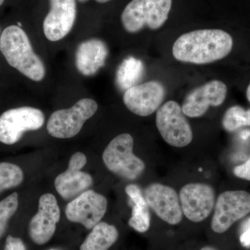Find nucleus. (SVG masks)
<instances>
[{"mask_svg":"<svg viewBox=\"0 0 250 250\" xmlns=\"http://www.w3.org/2000/svg\"><path fill=\"white\" fill-rule=\"evenodd\" d=\"M233 47L232 37L220 29H200L179 36L172 47L181 62L207 64L225 58Z\"/></svg>","mask_w":250,"mask_h":250,"instance_id":"nucleus-1","label":"nucleus"},{"mask_svg":"<svg viewBox=\"0 0 250 250\" xmlns=\"http://www.w3.org/2000/svg\"><path fill=\"white\" fill-rule=\"evenodd\" d=\"M0 50L11 66L24 76L41 82L45 75L41 59L34 52L26 33L17 25L9 26L1 33Z\"/></svg>","mask_w":250,"mask_h":250,"instance_id":"nucleus-2","label":"nucleus"},{"mask_svg":"<svg viewBox=\"0 0 250 250\" xmlns=\"http://www.w3.org/2000/svg\"><path fill=\"white\" fill-rule=\"evenodd\" d=\"M172 0H131L121 16L125 30L136 33L147 27L156 30L165 24Z\"/></svg>","mask_w":250,"mask_h":250,"instance_id":"nucleus-3","label":"nucleus"},{"mask_svg":"<svg viewBox=\"0 0 250 250\" xmlns=\"http://www.w3.org/2000/svg\"><path fill=\"white\" fill-rule=\"evenodd\" d=\"M134 139L129 134H122L112 140L103 152L106 167L118 177L135 180L146 170V164L133 152Z\"/></svg>","mask_w":250,"mask_h":250,"instance_id":"nucleus-4","label":"nucleus"},{"mask_svg":"<svg viewBox=\"0 0 250 250\" xmlns=\"http://www.w3.org/2000/svg\"><path fill=\"white\" fill-rule=\"evenodd\" d=\"M98 108L95 100L84 98L71 108L54 112L47 122V132L57 139L74 137L80 133L85 121L94 116Z\"/></svg>","mask_w":250,"mask_h":250,"instance_id":"nucleus-5","label":"nucleus"},{"mask_svg":"<svg viewBox=\"0 0 250 250\" xmlns=\"http://www.w3.org/2000/svg\"><path fill=\"white\" fill-rule=\"evenodd\" d=\"M156 125L161 136L167 144L175 147H184L192 142L191 126L175 101H168L156 111Z\"/></svg>","mask_w":250,"mask_h":250,"instance_id":"nucleus-6","label":"nucleus"},{"mask_svg":"<svg viewBox=\"0 0 250 250\" xmlns=\"http://www.w3.org/2000/svg\"><path fill=\"white\" fill-rule=\"evenodd\" d=\"M44 123L45 116L38 108L22 106L8 110L0 116V142L14 145L26 131L41 129Z\"/></svg>","mask_w":250,"mask_h":250,"instance_id":"nucleus-7","label":"nucleus"},{"mask_svg":"<svg viewBox=\"0 0 250 250\" xmlns=\"http://www.w3.org/2000/svg\"><path fill=\"white\" fill-rule=\"evenodd\" d=\"M250 213V193L245 190H228L219 195L214 207L211 229L223 233Z\"/></svg>","mask_w":250,"mask_h":250,"instance_id":"nucleus-8","label":"nucleus"},{"mask_svg":"<svg viewBox=\"0 0 250 250\" xmlns=\"http://www.w3.org/2000/svg\"><path fill=\"white\" fill-rule=\"evenodd\" d=\"M107 205L106 197L93 190H88L67 204L65 213L69 221L92 229L101 221Z\"/></svg>","mask_w":250,"mask_h":250,"instance_id":"nucleus-9","label":"nucleus"},{"mask_svg":"<svg viewBox=\"0 0 250 250\" xmlns=\"http://www.w3.org/2000/svg\"><path fill=\"white\" fill-rule=\"evenodd\" d=\"M179 197L183 214L193 223L208 218L215 207V190L208 184H187L181 189Z\"/></svg>","mask_w":250,"mask_h":250,"instance_id":"nucleus-10","label":"nucleus"},{"mask_svg":"<svg viewBox=\"0 0 250 250\" xmlns=\"http://www.w3.org/2000/svg\"><path fill=\"white\" fill-rule=\"evenodd\" d=\"M143 195L149 208L161 220L171 225L181 223L183 212L179 195L173 188L152 184L146 188Z\"/></svg>","mask_w":250,"mask_h":250,"instance_id":"nucleus-11","label":"nucleus"},{"mask_svg":"<svg viewBox=\"0 0 250 250\" xmlns=\"http://www.w3.org/2000/svg\"><path fill=\"white\" fill-rule=\"evenodd\" d=\"M86 162L84 154L75 153L70 157L67 170L57 176L54 181V186L63 200H74L93 185V177L87 172L82 171Z\"/></svg>","mask_w":250,"mask_h":250,"instance_id":"nucleus-12","label":"nucleus"},{"mask_svg":"<svg viewBox=\"0 0 250 250\" xmlns=\"http://www.w3.org/2000/svg\"><path fill=\"white\" fill-rule=\"evenodd\" d=\"M166 96L164 85L157 81H151L131 87L125 92L123 102L134 114L150 116L157 111Z\"/></svg>","mask_w":250,"mask_h":250,"instance_id":"nucleus-13","label":"nucleus"},{"mask_svg":"<svg viewBox=\"0 0 250 250\" xmlns=\"http://www.w3.org/2000/svg\"><path fill=\"white\" fill-rule=\"evenodd\" d=\"M60 218V209L54 195L51 193L42 195L39 199V210L29 223L31 241L39 246L50 241Z\"/></svg>","mask_w":250,"mask_h":250,"instance_id":"nucleus-14","label":"nucleus"},{"mask_svg":"<svg viewBox=\"0 0 250 250\" xmlns=\"http://www.w3.org/2000/svg\"><path fill=\"white\" fill-rule=\"evenodd\" d=\"M228 87L218 80L207 82L192 90L186 97L182 108L186 116L200 118L207 113L210 106H219L226 99Z\"/></svg>","mask_w":250,"mask_h":250,"instance_id":"nucleus-15","label":"nucleus"},{"mask_svg":"<svg viewBox=\"0 0 250 250\" xmlns=\"http://www.w3.org/2000/svg\"><path fill=\"white\" fill-rule=\"evenodd\" d=\"M51 9L43 22L45 37L50 41L62 40L69 34L77 16L75 0H50Z\"/></svg>","mask_w":250,"mask_h":250,"instance_id":"nucleus-16","label":"nucleus"},{"mask_svg":"<svg viewBox=\"0 0 250 250\" xmlns=\"http://www.w3.org/2000/svg\"><path fill=\"white\" fill-rule=\"evenodd\" d=\"M108 54L107 46L103 41L90 39L84 41L77 48V70L85 76L95 75L104 65Z\"/></svg>","mask_w":250,"mask_h":250,"instance_id":"nucleus-17","label":"nucleus"},{"mask_svg":"<svg viewBox=\"0 0 250 250\" xmlns=\"http://www.w3.org/2000/svg\"><path fill=\"white\" fill-rule=\"evenodd\" d=\"M132 207L131 217L128 224L139 233H145L150 228L151 217L148 206L142 190L136 184H129L125 188Z\"/></svg>","mask_w":250,"mask_h":250,"instance_id":"nucleus-18","label":"nucleus"},{"mask_svg":"<svg viewBox=\"0 0 250 250\" xmlns=\"http://www.w3.org/2000/svg\"><path fill=\"white\" fill-rule=\"evenodd\" d=\"M118 229L109 224L100 222L92 229L81 246L80 250H108L118 240Z\"/></svg>","mask_w":250,"mask_h":250,"instance_id":"nucleus-19","label":"nucleus"},{"mask_svg":"<svg viewBox=\"0 0 250 250\" xmlns=\"http://www.w3.org/2000/svg\"><path fill=\"white\" fill-rule=\"evenodd\" d=\"M145 74V66L139 59L133 57L125 59L116 72V82L118 88L123 91L139 84Z\"/></svg>","mask_w":250,"mask_h":250,"instance_id":"nucleus-20","label":"nucleus"},{"mask_svg":"<svg viewBox=\"0 0 250 250\" xmlns=\"http://www.w3.org/2000/svg\"><path fill=\"white\" fill-rule=\"evenodd\" d=\"M222 124L228 132H233L243 126H250V108L246 110L240 106H231L225 112Z\"/></svg>","mask_w":250,"mask_h":250,"instance_id":"nucleus-21","label":"nucleus"},{"mask_svg":"<svg viewBox=\"0 0 250 250\" xmlns=\"http://www.w3.org/2000/svg\"><path fill=\"white\" fill-rule=\"evenodd\" d=\"M24 179L22 169L16 164L0 162V193L21 185Z\"/></svg>","mask_w":250,"mask_h":250,"instance_id":"nucleus-22","label":"nucleus"},{"mask_svg":"<svg viewBox=\"0 0 250 250\" xmlns=\"http://www.w3.org/2000/svg\"><path fill=\"white\" fill-rule=\"evenodd\" d=\"M18 208V194L15 192L0 202V238L6 231L10 219Z\"/></svg>","mask_w":250,"mask_h":250,"instance_id":"nucleus-23","label":"nucleus"},{"mask_svg":"<svg viewBox=\"0 0 250 250\" xmlns=\"http://www.w3.org/2000/svg\"><path fill=\"white\" fill-rule=\"evenodd\" d=\"M239 241L244 248H250V217L241 224L239 230Z\"/></svg>","mask_w":250,"mask_h":250,"instance_id":"nucleus-24","label":"nucleus"},{"mask_svg":"<svg viewBox=\"0 0 250 250\" xmlns=\"http://www.w3.org/2000/svg\"><path fill=\"white\" fill-rule=\"evenodd\" d=\"M233 173L238 178L250 182V156L246 162L233 168Z\"/></svg>","mask_w":250,"mask_h":250,"instance_id":"nucleus-25","label":"nucleus"},{"mask_svg":"<svg viewBox=\"0 0 250 250\" xmlns=\"http://www.w3.org/2000/svg\"><path fill=\"white\" fill-rule=\"evenodd\" d=\"M4 250H27V248L21 238L8 236Z\"/></svg>","mask_w":250,"mask_h":250,"instance_id":"nucleus-26","label":"nucleus"},{"mask_svg":"<svg viewBox=\"0 0 250 250\" xmlns=\"http://www.w3.org/2000/svg\"><path fill=\"white\" fill-rule=\"evenodd\" d=\"M79 1H80V2H86V1H89V0H78ZM95 1H96L98 3H106L108 2V1H111V0H95Z\"/></svg>","mask_w":250,"mask_h":250,"instance_id":"nucleus-27","label":"nucleus"},{"mask_svg":"<svg viewBox=\"0 0 250 250\" xmlns=\"http://www.w3.org/2000/svg\"><path fill=\"white\" fill-rule=\"evenodd\" d=\"M246 96L248 101L250 103V85H248V88H247Z\"/></svg>","mask_w":250,"mask_h":250,"instance_id":"nucleus-28","label":"nucleus"},{"mask_svg":"<svg viewBox=\"0 0 250 250\" xmlns=\"http://www.w3.org/2000/svg\"><path fill=\"white\" fill-rule=\"evenodd\" d=\"M200 250H218L215 249V248H213V247L210 246H206L204 247L203 248H202Z\"/></svg>","mask_w":250,"mask_h":250,"instance_id":"nucleus-29","label":"nucleus"},{"mask_svg":"<svg viewBox=\"0 0 250 250\" xmlns=\"http://www.w3.org/2000/svg\"><path fill=\"white\" fill-rule=\"evenodd\" d=\"M4 0H0V6L4 3Z\"/></svg>","mask_w":250,"mask_h":250,"instance_id":"nucleus-30","label":"nucleus"},{"mask_svg":"<svg viewBox=\"0 0 250 250\" xmlns=\"http://www.w3.org/2000/svg\"><path fill=\"white\" fill-rule=\"evenodd\" d=\"M1 29H0V46H1Z\"/></svg>","mask_w":250,"mask_h":250,"instance_id":"nucleus-31","label":"nucleus"},{"mask_svg":"<svg viewBox=\"0 0 250 250\" xmlns=\"http://www.w3.org/2000/svg\"><path fill=\"white\" fill-rule=\"evenodd\" d=\"M18 27H21V26H22V24H21V23L18 22Z\"/></svg>","mask_w":250,"mask_h":250,"instance_id":"nucleus-32","label":"nucleus"}]
</instances>
